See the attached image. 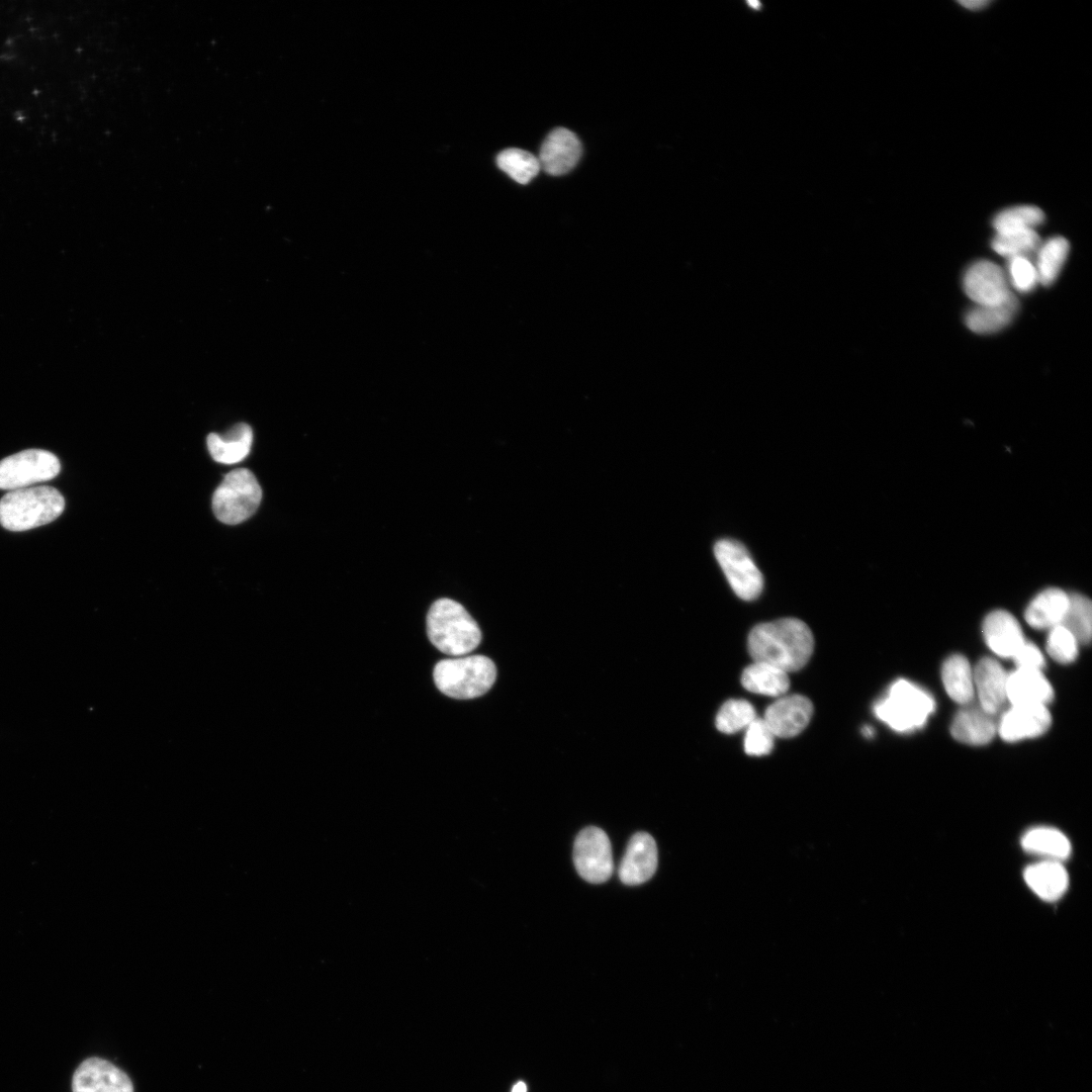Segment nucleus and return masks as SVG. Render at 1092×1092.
I'll use <instances>...</instances> for the list:
<instances>
[{"label": "nucleus", "mask_w": 1092, "mask_h": 1092, "mask_svg": "<svg viewBox=\"0 0 1092 1092\" xmlns=\"http://www.w3.org/2000/svg\"><path fill=\"white\" fill-rule=\"evenodd\" d=\"M747 649L754 662L767 663L788 673L808 662L814 637L803 621L783 618L756 625L748 635Z\"/></svg>", "instance_id": "obj_1"}, {"label": "nucleus", "mask_w": 1092, "mask_h": 1092, "mask_svg": "<svg viewBox=\"0 0 1092 1092\" xmlns=\"http://www.w3.org/2000/svg\"><path fill=\"white\" fill-rule=\"evenodd\" d=\"M427 633L442 653L466 655L481 641V631L466 609L451 599L434 602L427 615Z\"/></svg>", "instance_id": "obj_2"}, {"label": "nucleus", "mask_w": 1092, "mask_h": 1092, "mask_svg": "<svg viewBox=\"0 0 1092 1092\" xmlns=\"http://www.w3.org/2000/svg\"><path fill=\"white\" fill-rule=\"evenodd\" d=\"M64 509L63 495L52 486L10 490L0 499V524L9 531H26L53 522Z\"/></svg>", "instance_id": "obj_3"}, {"label": "nucleus", "mask_w": 1092, "mask_h": 1092, "mask_svg": "<svg viewBox=\"0 0 1092 1092\" xmlns=\"http://www.w3.org/2000/svg\"><path fill=\"white\" fill-rule=\"evenodd\" d=\"M434 681L441 693L458 700H468L487 693L496 678L493 661L484 655L448 658L437 662Z\"/></svg>", "instance_id": "obj_4"}, {"label": "nucleus", "mask_w": 1092, "mask_h": 1092, "mask_svg": "<svg viewBox=\"0 0 1092 1092\" xmlns=\"http://www.w3.org/2000/svg\"><path fill=\"white\" fill-rule=\"evenodd\" d=\"M934 708L929 693L907 679H898L876 703L874 712L891 729L906 733L922 727Z\"/></svg>", "instance_id": "obj_5"}, {"label": "nucleus", "mask_w": 1092, "mask_h": 1092, "mask_svg": "<svg viewBox=\"0 0 1092 1092\" xmlns=\"http://www.w3.org/2000/svg\"><path fill=\"white\" fill-rule=\"evenodd\" d=\"M262 489L246 468L229 472L212 495V511L218 521L237 525L251 518L259 508Z\"/></svg>", "instance_id": "obj_6"}, {"label": "nucleus", "mask_w": 1092, "mask_h": 1092, "mask_svg": "<svg viewBox=\"0 0 1092 1092\" xmlns=\"http://www.w3.org/2000/svg\"><path fill=\"white\" fill-rule=\"evenodd\" d=\"M714 554L730 586L740 599L751 601L760 595L762 574L742 543L721 539L714 546Z\"/></svg>", "instance_id": "obj_7"}, {"label": "nucleus", "mask_w": 1092, "mask_h": 1092, "mask_svg": "<svg viewBox=\"0 0 1092 1092\" xmlns=\"http://www.w3.org/2000/svg\"><path fill=\"white\" fill-rule=\"evenodd\" d=\"M61 469L59 459L53 453L29 449L8 456L0 461V488L15 490L48 481Z\"/></svg>", "instance_id": "obj_8"}, {"label": "nucleus", "mask_w": 1092, "mask_h": 1092, "mask_svg": "<svg viewBox=\"0 0 1092 1092\" xmlns=\"http://www.w3.org/2000/svg\"><path fill=\"white\" fill-rule=\"evenodd\" d=\"M573 861L578 875L586 882H607L614 872L612 846L607 833L596 826L582 829L574 841Z\"/></svg>", "instance_id": "obj_9"}, {"label": "nucleus", "mask_w": 1092, "mask_h": 1092, "mask_svg": "<svg viewBox=\"0 0 1092 1092\" xmlns=\"http://www.w3.org/2000/svg\"><path fill=\"white\" fill-rule=\"evenodd\" d=\"M963 286L976 305L1000 304L1014 294L1005 271L989 260L971 264L964 274Z\"/></svg>", "instance_id": "obj_10"}, {"label": "nucleus", "mask_w": 1092, "mask_h": 1092, "mask_svg": "<svg viewBox=\"0 0 1092 1092\" xmlns=\"http://www.w3.org/2000/svg\"><path fill=\"white\" fill-rule=\"evenodd\" d=\"M72 1092H133L129 1077L107 1060L89 1058L74 1072Z\"/></svg>", "instance_id": "obj_11"}, {"label": "nucleus", "mask_w": 1092, "mask_h": 1092, "mask_svg": "<svg viewBox=\"0 0 1092 1092\" xmlns=\"http://www.w3.org/2000/svg\"><path fill=\"white\" fill-rule=\"evenodd\" d=\"M813 714L811 701L802 695L782 696L764 712L763 721L775 737L790 738L801 733Z\"/></svg>", "instance_id": "obj_12"}, {"label": "nucleus", "mask_w": 1092, "mask_h": 1092, "mask_svg": "<svg viewBox=\"0 0 1092 1092\" xmlns=\"http://www.w3.org/2000/svg\"><path fill=\"white\" fill-rule=\"evenodd\" d=\"M1052 717L1043 705H1011L997 723V732L1007 742H1015L1043 734Z\"/></svg>", "instance_id": "obj_13"}, {"label": "nucleus", "mask_w": 1092, "mask_h": 1092, "mask_svg": "<svg viewBox=\"0 0 1092 1092\" xmlns=\"http://www.w3.org/2000/svg\"><path fill=\"white\" fill-rule=\"evenodd\" d=\"M657 846L654 838L646 832L635 833L628 842L619 866V878L628 886L647 882L657 868Z\"/></svg>", "instance_id": "obj_14"}, {"label": "nucleus", "mask_w": 1092, "mask_h": 1092, "mask_svg": "<svg viewBox=\"0 0 1092 1092\" xmlns=\"http://www.w3.org/2000/svg\"><path fill=\"white\" fill-rule=\"evenodd\" d=\"M581 153V143L576 134L565 127H556L541 146L540 169L552 176L564 175L575 167Z\"/></svg>", "instance_id": "obj_15"}, {"label": "nucleus", "mask_w": 1092, "mask_h": 1092, "mask_svg": "<svg viewBox=\"0 0 1092 1092\" xmlns=\"http://www.w3.org/2000/svg\"><path fill=\"white\" fill-rule=\"evenodd\" d=\"M973 675L980 707L994 716L1007 700L1008 673L994 658L983 657L973 669Z\"/></svg>", "instance_id": "obj_16"}, {"label": "nucleus", "mask_w": 1092, "mask_h": 1092, "mask_svg": "<svg viewBox=\"0 0 1092 1092\" xmlns=\"http://www.w3.org/2000/svg\"><path fill=\"white\" fill-rule=\"evenodd\" d=\"M982 632L989 648L1004 658H1012L1025 642L1017 620L1003 610L993 611L986 616Z\"/></svg>", "instance_id": "obj_17"}, {"label": "nucleus", "mask_w": 1092, "mask_h": 1092, "mask_svg": "<svg viewBox=\"0 0 1092 1092\" xmlns=\"http://www.w3.org/2000/svg\"><path fill=\"white\" fill-rule=\"evenodd\" d=\"M1006 697L1011 705H1043L1054 699V690L1041 670L1016 668L1008 673Z\"/></svg>", "instance_id": "obj_18"}, {"label": "nucleus", "mask_w": 1092, "mask_h": 1092, "mask_svg": "<svg viewBox=\"0 0 1092 1092\" xmlns=\"http://www.w3.org/2000/svg\"><path fill=\"white\" fill-rule=\"evenodd\" d=\"M951 736L969 745L989 743L997 733L993 715L979 707H967L954 716L950 725Z\"/></svg>", "instance_id": "obj_19"}, {"label": "nucleus", "mask_w": 1092, "mask_h": 1092, "mask_svg": "<svg viewBox=\"0 0 1092 1092\" xmlns=\"http://www.w3.org/2000/svg\"><path fill=\"white\" fill-rule=\"evenodd\" d=\"M1027 886L1041 899L1054 901L1066 892L1069 877L1058 860L1043 859L1028 866L1023 873Z\"/></svg>", "instance_id": "obj_20"}, {"label": "nucleus", "mask_w": 1092, "mask_h": 1092, "mask_svg": "<svg viewBox=\"0 0 1092 1092\" xmlns=\"http://www.w3.org/2000/svg\"><path fill=\"white\" fill-rule=\"evenodd\" d=\"M206 442L213 460L218 463L234 464L249 455L253 442V432L248 424L239 423L223 435L209 434Z\"/></svg>", "instance_id": "obj_21"}, {"label": "nucleus", "mask_w": 1092, "mask_h": 1092, "mask_svg": "<svg viewBox=\"0 0 1092 1092\" xmlns=\"http://www.w3.org/2000/svg\"><path fill=\"white\" fill-rule=\"evenodd\" d=\"M1069 605V595L1050 587L1040 592L1026 608L1025 621L1034 629H1052L1061 624Z\"/></svg>", "instance_id": "obj_22"}, {"label": "nucleus", "mask_w": 1092, "mask_h": 1092, "mask_svg": "<svg viewBox=\"0 0 1092 1092\" xmlns=\"http://www.w3.org/2000/svg\"><path fill=\"white\" fill-rule=\"evenodd\" d=\"M1019 302L1013 294L996 305H975L965 315L967 327L977 334H994L1007 327L1015 316Z\"/></svg>", "instance_id": "obj_23"}, {"label": "nucleus", "mask_w": 1092, "mask_h": 1092, "mask_svg": "<svg viewBox=\"0 0 1092 1092\" xmlns=\"http://www.w3.org/2000/svg\"><path fill=\"white\" fill-rule=\"evenodd\" d=\"M941 680L952 701L967 705L974 699L973 668L964 655L952 654L946 658L941 667Z\"/></svg>", "instance_id": "obj_24"}, {"label": "nucleus", "mask_w": 1092, "mask_h": 1092, "mask_svg": "<svg viewBox=\"0 0 1092 1092\" xmlns=\"http://www.w3.org/2000/svg\"><path fill=\"white\" fill-rule=\"evenodd\" d=\"M741 684L751 693L780 698L788 692L790 679L786 671L767 663L753 661L743 670Z\"/></svg>", "instance_id": "obj_25"}, {"label": "nucleus", "mask_w": 1092, "mask_h": 1092, "mask_svg": "<svg viewBox=\"0 0 1092 1092\" xmlns=\"http://www.w3.org/2000/svg\"><path fill=\"white\" fill-rule=\"evenodd\" d=\"M1021 845L1027 852L1058 861L1068 857L1072 849L1068 837L1053 827L1028 830L1021 838Z\"/></svg>", "instance_id": "obj_26"}, {"label": "nucleus", "mask_w": 1092, "mask_h": 1092, "mask_svg": "<svg viewBox=\"0 0 1092 1092\" xmlns=\"http://www.w3.org/2000/svg\"><path fill=\"white\" fill-rule=\"evenodd\" d=\"M1069 251V242L1059 236L1053 237L1039 245L1033 263L1040 284L1049 286L1056 281L1068 258Z\"/></svg>", "instance_id": "obj_27"}, {"label": "nucleus", "mask_w": 1092, "mask_h": 1092, "mask_svg": "<svg viewBox=\"0 0 1092 1092\" xmlns=\"http://www.w3.org/2000/svg\"><path fill=\"white\" fill-rule=\"evenodd\" d=\"M1044 221L1043 211L1033 205L1006 208L995 215L993 228L996 234L1035 231Z\"/></svg>", "instance_id": "obj_28"}, {"label": "nucleus", "mask_w": 1092, "mask_h": 1092, "mask_svg": "<svg viewBox=\"0 0 1092 1092\" xmlns=\"http://www.w3.org/2000/svg\"><path fill=\"white\" fill-rule=\"evenodd\" d=\"M1077 641L1087 644L1092 633V605L1090 600L1080 594L1069 595V605L1061 622Z\"/></svg>", "instance_id": "obj_29"}, {"label": "nucleus", "mask_w": 1092, "mask_h": 1092, "mask_svg": "<svg viewBox=\"0 0 1092 1092\" xmlns=\"http://www.w3.org/2000/svg\"><path fill=\"white\" fill-rule=\"evenodd\" d=\"M1040 244L1036 231L996 234L991 241L993 251L1007 260L1015 257L1031 259Z\"/></svg>", "instance_id": "obj_30"}, {"label": "nucleus", "mask_w": 1092, "mask_h": 1092, "mask_svg": "<svg viewBox=\"0 0 1092 1092\" xmlns=\"http://www.w3.org/2000/svg\"><path fill=\"white\" fill-rule=\"evenodd\" d=\"M498 168L520 184L529 183L541 170L538 158L521 149H507L496 157Z\"/></svg>", "instance_id": "obj_31"}, {"label": "nucleus", "mask_w": 1092, "mask_h": 1092, "mask_svg": "<svg viewBox=\"0 0 1092 1092\" xmlns=\"http://www.w3.org/2000/svg\"><path fill=\"white\" fill-rule=\"evenodd\" d=\"M756 718L753 706L745 700H728L716 716L717 729L725 734H733L747 726Z\"/></svg>", "instance_id": "obj_32"}, {"label": "nucleus", "mask_w": 1092, "mask_h": 1092, "mask_svg": "<svg viewBox=\"0 0 1092 1092\" xmlns=\"http://www.w3.org/2000/svg\"><path fill=\"white\" fill-rule=\"evenodd\" d=\"M1079 642L1074 635L1062 625L1050 629L1046 638L1048 654L1057 662L1068 664L1073 662L1078 655Z\"/></svg>", "instance_id": "obj_33"}, {"label": "nucleus", "mask_w": 1092, "mask_h": 1092, "mask_svg": "<svg viewBox=\"0 0 1092 1092\" xmlns=\"http://www.w3.org/2000/svg\"><path fill=\"white\" fill-rule=\"evenodd\" d=\"M1005 273L1009 285L1021 293L1032 291L1039 283L1034 263L1030 258L1015 257L1008 259Z\"/></svg>", "instance_id": "obj_34"}, {"label": "nucleus", "mask_w": 1092, "mask_h": 1092, "mask_svg": "<svg viewBox=\"0 0 1092 1092\" xmlns=\"http://www.w3.org/2000/svg\"><path fill=\"white\" fill-rule=\"evenodd\" d=\"M775 735L762 718H755L746 728L744 750L751 756L768 754L774 747Z\"/></svg>", "instance_id": "obj_35"}, {"label": "nucleus", "mask_w": 1092, "mask_h": 1092, "mask_svg": "<svg viewBox=\"0 0 1092 1092\" xmlns=\"http://www.w3.org/2000/svg\"><path fill=\"white\" fill-rule=\"evenodd\" d=\"M1016 668L1042 670L1044 657L1038 647L1031 642H1024L1011 658Z\"/></svg>", "instance_id": "obj_36"}, {"label": "nucleus", "mask_w": 1092, "mask_h": 1092, "mask_svg": "<svg viewBox=\"0 0 1092 1092\" xmlns=\"http://www.w3.org/2000/svg\"><path fill=\"white\" fill-rule=\"evenodd\" d=\"M959 3L961 5H963L964 7L968 8V9L979 10V9H982L985 6H987L989 4V1L988 0L987 1L986 0H964V1H959Z\"/></svg>", "instance_id": "obj_37"}, {"label": "nucleus", "mask_w": 1092, "mask_h": 1092, "mask_svg": "<svg viewBox=\"0 0 1092 1092\" xmlns=\"http://www.w3.org/2000/svg\"><path fill=\"white\" fill-rule=\"evenodd\" d=\"M512 1092H527V1085H526V1083H525V1082H523V1081H519V1082H517V1083H516V1084H515V1085L513 1086V1088H512Z\"/></svg>", "instance_id": "obj_38"}, {"label": "nucleus", "mask_w": 1092, "mask_h": 1092, "mask_svg": "<svg viewBox=\"0 0 1092 1092\" xmlns=\"http://www.w3.org/2000/svg\"><path fill=\"white\" fill-rule=\"evenodd\" d=\"M862 734L866 737H872L874 735V730L870 726H864L862 728Z\"/></svg>", "instance_id": "obj_39"}]
</instances>
